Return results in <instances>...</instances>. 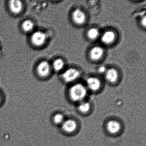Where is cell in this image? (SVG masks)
<instances>
[{
    "label": "cell",
    "instance_id": "obj_11",
    "mask_svg": "<svg viewBox=\"0 0 146 146\" xmlns=\"http://www.w3.org/2000/svg\"><path fill=\"white\" fill-rule=\"evenodd\" d=\"M107 129L108 132L111 134L118 133L121 129V125L117 121L110 120L107 124Z\"/></svg>",
    "mask_w": 146,
    "mask_h": 146
},
{
    "label": "cell",
    "instance_id": "obj_5",
    "mask_svg": "<svg viewBox=\"0 0 146 146\" xmlns=\"http://www.w3.org/2000/svg\"><path fill=\"white\" fill-rule=\"evenodd\" d=\"M72 17L74 23L78 25L82 24L86 20L85 13L80 9L74 10L72 12Z\"/></svg>",
    "mask_w": 146,
    "mask_h": 146
},
{
    "label": "cell",
    "instance_id": "obj_13",
    "mask_svg": "<svg viewBox=\"0 0 146 146\" xmlns=\"http://www.w3.org/2000/svg\"><path fill=\"white\" fill-rule=\"evenodd\" d=\"M22 28L25 32H31L34 30L35 24L31 20H26L24 21L22 23Z\"/></svg>",
    "mask_w": 146,
    "mask_h": 146
},
{
    "label": "cell",
    "instance_id": "obj_7",
    "mask_svg": "<svg viewBox=\"0 0 146 146\" xmlns=\"http://www.w3.org/2000/svg\"><path fill=\"white\" fill-rule=\"evenodd\" d=\"M9 6L10 11L13 14H19L22 12L23 10V4L20 1H11L9 2Z\"/></svg>",
    "mask_w": 146,
    "mask_h": 146
},
{
    "label": "cell",
    "instance_id": "obj_16",
    "mask_svg": "<svg viewBox=\"0 0 146 146\" xmlns=\"http://www.w3.org/2000/svg\"><path fill=\"white\" fill-rule=\"evenodd\" d=\"M78 108L81 112L86 113L89 111L90 105L89 102L82 101L78 106Z\"/></svg>",
    "mask_w": 146,
    "mask_h": 146
},
{
    "label": "cell",
    "instance_id": "obj_3",
    "mask_svg": "<svg viewBox=\"0 0 146 146\" xmlns=\"http://www.w3.org/2000/svg\"><path fill=\"white\" fill-rule=\"evenodd\" d=\"M80 73L79 71L75 68H69L65 71L62 75L63 80L67 83L71 82L77 79Z\"/></svg>",
    "mask_w": 146,
    "mask_h": 146
},
{
    "label": "cell",
    "instance_id": "obj_17",
    "mask_svg": "<svg viewBox=\"0 0 146 146\" xmlns=\"http://www.w3.org/2000/svg\"><path fill=\"white\" fill-rule=\"evenodd\" d=\"M53 121L56 124H62L64 121V117L61 113H57L54 116Z\"/></svg>",
    "mask_w": 146,
    "mask_h": 146
},
{
    "label": "cell",
    "instance_id": "obj_18",
    "mask_svg": "<svg viewBox=\"0 0 146 146\" xmlns=\"http://www.w3.org/2000/svg\"><path fill=\"white\" fill-rule=\"evenodd\" d=\"M106 67L104 66H101L99 67L98 69V72L100 73H103L106 72Z\"/></svg>",
    "mask_w": 146,
    "mask_h": 146
},
{
    "label": "cell",
    "instance_id": "obj_8",
    "mask_svg": "<svg viewBox=\"0 0 146 146\" xmlns=\"http://www.w3.org/2000/svg\"><path fill=\"white\" fill-rule=\"evenodd\" d=\"M104 53L102 48L100 46L94 47L90 52V56L93 60H99L103 56Z\"/></svg>",
    "mask_w": 146,
    "mask_h": 146
},
{
    "label": "cell",
    "instance_id": "obj_15",
    "mask_svg": "<svg viewBox=\"0 0 146 146\" xmlns=\"http://www.w3.org/2000/svg\"><path fill=\"white\" fill-rule=\"evenodd\" d=\"M100 35L99 30L96 28H92L89 30L88 32V36L91 40H96Z\"/></svg>",
    "mask_w": 146,
    "mask_h": 146
},
{
    "label": "cell",
    "instance_id": "obj_6",
    "mask_svg": "<svg viewBox=\"0 0 146 146\" xmlns=\"http://www.w3.org/2000/svg\"><path fill=\"white\" fill-rule=\"evenodd\" d=\"M77 127V124L75 120L68 119L64 120L62 124V128L65 132L68 133L74 132Z\"/></svg>",
    "mask_w": 146,
    "mask_h": 146
},
{
    "label": "cell",
    "instance_id": "obj_20",
    "mask_svg": "<svg viewBox=\"0 0 146 146\" xmlns=\"http://www.w3.org/2000/svg\"><path fill=\"white\" fill-rule=\"evenodd\" d=\"M1 94L0 93V103L1 102Z\"/></svg>",
    "mask_w": 146,
    "mask_h": 146
},
{
    "label": "cell",
    "instance_id": "obj_12",
    "mask_svg": "<svg viewBox=\"0 0 146 146\" xmlns=\"http://www.w3.org/2000/svg\"><path fill=\"white\" fill-rule=\"evenodd\" d=\"M106 77L108 81L110 82H115L118 79V73L113 68H111L106 71Z\"/></svg>",
    "mask_w": 146,
    "mask_h": 146
},
{
    "label": "cell",
    "instance_id": "obj_9",
    "mask_svg": "<svg viewBox=\"0 0 146 146\" xmlns=\"http://www.w3.org/2000/svg\"><path fill=\"white\" fill-rule=\"evenodd\" d=\"M87 84L88 87L92 91H96L100 88L101 82L97 78H89L87 80Z\"/></svg>",
    "mask_w": 146,
    "mask_h": 146
},
{
    "label": "cell",
    "instance_id": "obj_1",
    "mask_svg": "<svg viewBox=\"0 0 146 146\" xmlns=\"http://www.w3.org/2000/svg\"><path fill=\"white\" fill-rule=\"evenodd\" d=\"M69 94L73 101L82 102L87 94L86 88L81 84H76L70 89Z\"/></svg>",
    "mask_w": 146,
    "mask_h": 146
},
{
    "label": "cell",
    "instance_id": "obj_4",
    "mask_svg": "<svg viewBox=\"0 0 146 146\" xmlns=\"http://www.w3.org/2000/svg\"><path fill=\"white\" fill-rule=\"evenodd\" d=\"M51 71L50 65L48 61H42L37 66L36 71L41 77L45 78L50 74Z\"/></svg>",
    "mask_w": 146,
    "mask_h": 146
},
{
    "label": "cell",
    "instance_id": "obj_2",
    "mask_svg": "<svg viewBox=\"0 0 146 146\" xmlns=\"http://www.w3.org/2000/svg\"><path fill=\"white\" fill-rule=\"evenodd\" d=\"M46 36L44 32L37 31L34 32L31 37V41L33 45L36 47L43 46L46 42Z\"/></svg>",
    "mask_w": 146,
    "mask_h": 146
},
{
    "label": "cell",
    "instance_id": "obj_19",
    "mask_svg": "<svg viewBox=\"0 0 146 146\" xmlns=\"http://www.w3.org/2000/svg\"><path fill=\"white\" fill-rule=\"evenodd\" d=\"M142 24L145 27L146 26V17H144L143 19L142 20Z\"/></svg>",
    "mask_w": 146,
    "mask_h": 146
},
{
    "label": "cell",
    "instance_id": "obj_10",
    "mask_svg": "<svg viewBox=\"0 0 146 146\" xmlns=\"http://www.w3.org/2000/svg\"><path fill=\"white\" fill-rule=\"evenodd\" d=\"M116 38V35L113 31H108L104 32L101 37V40L106 44H110L114 42Z\"/></svg>",
    "mask_w": 146,
    "mask_h": 146
},
{
    "label": "cell",
    "instance_id": "obj_14",
    "mask_svg": "<svg viewBox=\"0 0 146 146\" xmlns=\"http://www.w3.org/2000/svg\"><path fill=\"white\" fill-rule=\"evenodd\" d=\"M53 68L56 72L61 71L64 66V62L61 58H58L54 60L53 63Z\"/></svg>",
    "mask_w": 146,
    "mask_h": 146
}]
</instances>
